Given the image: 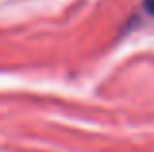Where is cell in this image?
Instances as JSON below:
<instances>
[{
  "label": "cell",
  "mask_w": 154,
  "mask_h": 152,
  "mask_svg": "<svg viewBox=\"0 0 154 152\" xmlns=\"http://www.w3.org/2000/svg\"><path fill=\"white\" fill-rule=\"evenodd\" d=\"M144 8L148 14H154V0H144Z\"/></svg>",
  "instance_id": "6da1fadb"
}]
</instances>
